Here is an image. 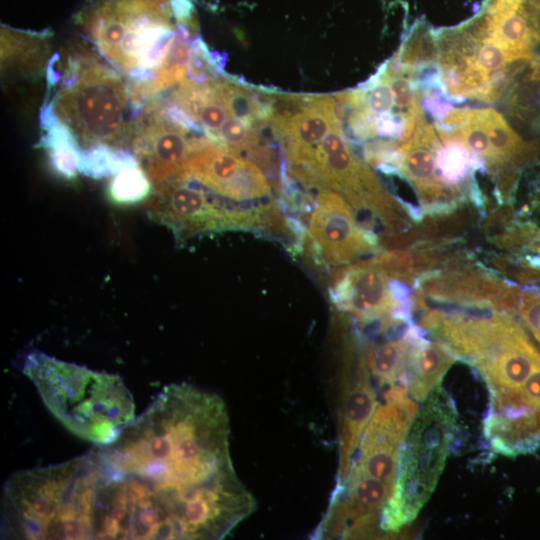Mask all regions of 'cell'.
<instances>
[{
    "label": "cell",
    "mask_w": 540,
    "mask_h": 540,
    "mask_svg": "<svg viewBox=\"0 0 540 540\" xmlns=\"http://www.w3.org/2000/svg\"><path fill=\"white\" fill-rule=\"evenodd\" d=\"M407 331L401 337L369 345L365 353L366 363L370 374L380 385L388 388L397 384L408 385L406 369L411 340Z\"/></svg>",
    "instance_id": "obj_15"
},
{
    "label": "cell",
    "mask_w": 540,
    "mask_h": 540,
    "mask_svg": "<svg viewBox=\"0 0 540 540\" xmlns=\"http://www.w3.org/2000/svg\"><path fill=\"white\" fill-rule=\"evenodd\" d=\"M222 399L170 384L113 443L95 449L121 539L216 540L254 510L234 470Z\"/></svg>",
    "instance_id": "obj_1"
},
{
    "label": "cell",
    "mask_w": 540,
    "mask_h": 540,
    "mask_svg": "<svg viewBox=\"0 0 540 540\" xmlns=\"http://www.w3.org/2000/svg\"><path fill=\"white\" fill-rule=\"evenodd\" d=\"M535 5L540 6V0H531Z\"/></svg>",
    "instance_id": "obj_25"
},
{
    "label": "cell",
    "mask_w": 540,
    "mask_h": 540,
    "mask_svg": "<svg viewBox=\"0 0 540 540\" xmlns=\"http://www.w3.org/2000/svg\"><path fill=\"white\" fill-rule=\"evenodd\" d=\"M187 177L232 201L255 200L270 194L268 180L258 166L207 137L195 139L182 178Z\"/></svg>",
    "instance_id": "obj_10"
},
{
    "label": "cell",
    "mask_w": 540,
    "mask_h": 540,
    "mask_svg": "<svg viewBox=\"0 0 540 540\" xmlns=\"http://www.w3.org/2000/svg\"><path fill=\"white\" fill-rule=\"evenodd\" d=\"M385 72V71H384ZM384 75L389 80L393 103L400 109H407V112L420 104L418 88L415 86L412 78L406 74H400L392 77Z\"/></svg>",
    "instance_id": "obj_20"
},
{
    "label": "cell",
    "mask_w": 540,
    "mask_h": 540,
    "mask_svg": "<svg viewBox=\"0 0 540 540\" xmlns=\"http://www.w3.org/2000/svg\"><path fill=\"white\" fill-rule=\"evenodd\" d=\"M169 0H94L81 23L99 53L131 82L132 95L155 97V74L175 37Z\"/></svg>",
    "instance_id": "obj_3"
},
{
    "label": "cell",
    "mask_w": 540,
    "mask_h": 540,
    "mask_svg": "<svg viewBox=\"0 0 540 540\" xmlns=\"http://www.w3.org/2000/svg\"><path fill=\"white\" fill-rule=\"evenodd\" d=\"M404 116L405 113L401 114V116L390 113L378 116L376 118L377 135L385 140H397L399 144L404 126Z\"/></svg>",
    "instance_id": "obj_22"
},
{
    "label": "cell",
    "mask_w": 540,
    "mask_h": 540,
    "mask_svg": "<svg viewBox=\"0 0 540 540\" xmlns=\"http://www.w3.org/2000/svg\"><path fill=\"white\" fill-rule=\"evenodd\" d=\"M311 245L323 263L340 266L376 251L379 238L362 228L349 202L338 192L321 189L309 215Z\"/></svg>",
    "instance_id": "obj_7"
},
{
    "label": "cell",
    "mask_w": 540,
    "mask_h": 540,
    "mask_svg": "<svg viewBox=\"0 0 540 540\" xmlns=\"http://www.w3.org/2000/svg\"><path fill=\"white\" fill-rule=\"evenodd\" d=\"M392 278L371 259L344 266L331 279L334 303L356 318L359 324H377L381 333L405 324L394 318L400 307L410 304L398 302L392 295Z\"/></svg>",
    "instance_id": "obj_9"
},
{
    "label": "cell",
    "mask_w": 540,
    "mask_h": 540,
    "mask_svg": "<svg viewBox=\"0 0 540 540\" xmlns=\"http://www.w3.org/2000/svg\"><path fill=\"white\" fill-rule=\"evenodd\" d=\"M339 400V467L336 485L341 484L347 476L363 431L378 406L365 355L359 356L354 368L348 369L343 376Z\"/></svg>",
    "instance_id": "obj_11"
},
{
    "label": "cell",
    "mask_w": 540,
    "mask_h": 540,
    "mask_svg": "<svg viewBox=\"0 0 540 540\" xmlns=\"http://www.w3.org/2000/svg\"><path fill=\"white\" fill-rule=\"evenodd\" d=\"M475 114L487 132L492 149L502 159L509 161L526 144L494 109H475Z\"/></svg>",
    "instance_id": "obj_16"
},
{
    "label": "cell",
    "mask_w": 540,
    "mask_h": 540,
    "mask_svg": "<svg viewBox=\"0 0 540 540\" xmlns=\"http://www.w3.org/2000/svg\"><path fill=\"white\" fill-rule=\"evenodd\" d=\"M23 372L58 421L96 446L113 443L135 420L133 397L117 375L64 362L38 350L28 353Z\"/></svg>",
    "instance_id": "obj_2"
},
{
    "label": "cell",
    "mask_w": 540,
    "mask_h": 540,
    "mask_svg": "<svg viewBox=\"0 0 540 540\" xmlns=\"http://www.w3.org/2000/svg\"><path fill=\"white\" fill-rule=\"evenodd\" d=\"M172 14L177 24L186 26L193 33L197 32L195 6L192 0H169Z\"/></svg>",
    "instance_id": "obj_23"
},
{
    "label": "cell",
    "mask_w": 540,
    "mask_h": 540,
    "mask_svg": "<svg viewBox=\"0 0 540 540\" xmlns=\"http://www.w3.org/2000/svg\"><path fill=\"white\" fill-rule=\"evenodd\" d=\"M129 87L115 71L90 57H71L50 104L56 116L88 149L119 148L131 139L126 126Z\"/></svg>",
    "instance_id": "obj_5"
},
{
    "label": "cell",
    "mask_w": 540,
    "mask_h": 540,
    "mask_svg": "<svg viewBox=\"0 0 540 540\" xmlns=\"http://www.w3.org/2000/svg\"><path fill=\"white\" fill-rule=\"evenodd\" d=\"M45 134L40 145L47 149L55 170L66 178L75 176L83 150L73 132L53 111L51 104H44L40 113Z\"/></svg>",
    "instance_id": "obj_14"
},
{
    "label": "cell",
    "mask_w": 540,
    "mask_h": 540,
    "mask_svg": "<svg viewBox=\"0 0 540 540\" xmlns=\"http://www.w3.org/2000/svg\"><path fill=\"white\" fill-rule=\"evenodd\" d=\"M150 180L136 157L113 175L109 190L119 203H134L150 193Z\"/></svg>",
    "instance_id": "obj_17"
},
{
    "label": "cell",
    "mask_w": 540,
    "mask_h": 540,
    "mask_svg": "<svg viewBox=\"0 0 540 540\" xmlns=\"http://www.w3.org/2000/svg\"><path fill=\"white\" fill-rule=\"evenodd\" d=\"M441 141L430 124L419 125L413 136L399 146L402 163L401 176L412 183L422 205L450 200L436 171V149ZM456 201V200H455Z\"/></svg>",
    "instance_id": "obj_12"
},
{
    "label": "cell",
    "mask_w": 540,
    "mask_h": 540,
    "mask_svg": "<svg viewBox=\"0 0 540 540\" xmlns=\"http://www.w3.org/2000/svg\"><path fill=\"white\" fill-rule=\"evenodd\" d=\"M407 332L411 340L406 369L408 394L416 402H423L457 358L442 342L427 339L419 325L410 324Z\"/></svg>",
    "instance_id": "obj_13"
},
{
    "label": "cell",
    "mask_w": 540,
    "mask_h": 540,
    "mask_svg": "<svg viewBox=\"0 0 540 540\" xmlns=\"http://www.w3.org/2000/svg\"><path fill=\"white\" fill-rule=\"evenodd\" d=\"M226 200L190 177L178 178L155 187L147 210L180 239L227 229L265 230L266 206L244 209Z\"/></svg>",
    "instance_id": "obj_6"
},
{
    "label": "cell",
    "mask_w": 540,
    "mask_h": 540,
    "mask_svg": "<svg viewBox=\"0 0 540 540\" xmlns=\"http://www.w3.org/2000/svg\"><path fill=\"white\" fill-rule=\"evenodd\" d=\"M132 135L131 147L141 168L155 187L182 178L196 137L169 120L154 101L143 108Z\"/></svg>",
    "instance_id": "obj_8"
},
{
    "label": "cell",
    "mask_w": 540,
    "mask_h": 540,
    "mask_svg": "<svg viewBox=\"0 0 540 540\" xmlns=\"http://www.w3.org/2000/svg\"><path fill=\"white\" fill-rule=\"evenodd\" d=\"M135 156L122 149L98 145L82 152L78 171L93 178L114 175Z\"/></svg>",
    "instance_id": "obj_18"
},
{
    "label": "cell",
    "mask_w": 540,
    "mask_h": 540,
    "mask_svg": "<svg viewBox=\"0 0 540 540\" xmlns=\"http://www.w3.org/2000/svg\"><path fill=\"white\" fill-rule=\"evenodd\" d=\"M457 431L455 402L439 384L423 401L404 438L380 530L396 533L415 520L438 484Z\"/></svg>",
    "instance_id": "obj_4"
},
{
    "label": "cell",
    "mask_w": 540,
    "mask_h": 540,
    "mask_svg": "<svg viewBox=\"0 0 540 540\" xmlns=\"http://www.w3.org/2000/svg\"><path fill=\"white\" fill-rule=\"evenodd\" d=\"M526 260L528 261V264L536 269L540 270V255L538 256H527Z\"/></svg>",
    "instance_id": "obj_24"
},
{
    "label": "cell",
    "mask_w": 540,
    "mask_h": 540,
    "mask_svg": "<svg viewBox=\"0 0 540 540\" xmlns=\"http://www.w3.org/2000/svg\"><path fill=\"white\" fill-rule=\"evenodd\" d=\"M366 93V92H365ZM365 108L374 116L389 113L393 106V98L388 78L382 75L380 82L369 94L365 95Z\"/></svg>",
    "instance_id": "obj_21"
},
{
    "label": "cell",
    "mask_w": 540,
    "mask_h": 540,
    "mask_svg": "<svg viewBox=\"0 0 540 540\" xmlns=\"http://www.w3.org/2000/svg\"><path fill=\"white\" fill-rule=\"evenodd\" d=\"M481 43L475 53L474 62L487 73L502 69L504 64L514 56L501 43L491 37Z\"/></svg>",
    "instance_id": "obj_19"
}]
</instances>
